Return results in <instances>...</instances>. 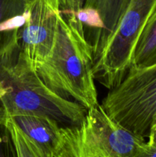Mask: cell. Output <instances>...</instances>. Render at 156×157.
<instances>
[{
	"label": "cell",
	"mask_w": 156,
	"mask_h": 157,
	"mask_svg": "<svg viewBox=\"0 0 156 157\" xmlns=\"http://www.w3.org/2000/svg\"><path fill=\"white\" fill-rule=\"evenodd\" d=\"M93 67V48L84 26L59 10L53 46L36 73L55 93L90 110L99 104Z\"/></svg>",
	"instance_id": "1"
},
{
	"label": "cell",
	"mask_w": 156,
	"mask_h": 157,
	"mask_svg": "<svg viewBox=\"0 0 156 157\" xmlns=\"http://www.w3.org/2000/svg\"><path fill=\"white\" fill-rule=\"evenodd\" d=\"M134 157H156V144L145 140L138 148Z\"/></svg>",
	"instance_id": "13"
},
{
	"label": "cell",
	"mask_w": 156,
	"mask_h": 157,
	"mask_svg": "<svg viewBox=\"0 0 156 157\" xmlns=\"http://www.w3.org/2000/svg\"><path fill=\"white\" fill-rule=\"evenodd\" d=\"M0 157H18L12 135L7 125V116L0 111Z\"/></svg>",
	"instance_id": "12"
},
{
	"label": "cell",
	"mask_w": 156,
	"mask_h": 157,
	"mask_svg": "<svg viewBox=\"0 0 156 157\" xmlns=\"http://www.w3.org/2000/svg\"><path fill=\"white\" fill-rule=\"evenodd\" d=\"M32 0H0V67L12 63L18 53L20 32Z\"/></svg>",
	"instance_id": "8"
},
{
	"label": "cell",
	"mask_w": 156,
	"mask_h": 157,
	"mask_svg": "<svg viewBox=\"0 0 156 157\" xmlns=\"http://www.w3.org/2000/svg\"><path fill=\"white\" fill-rule=\"evenodd\" d=\"M148 141L156 144V126H154L150 131L149 136L148 137Z\"/></svg>",
	"instance_id": "14"
},
{
	"label": "cell",
	"mask_w": 156,
	"mask_h": 157,
	"mask_svg": "<svg viewBox=\"0 0 156 157\" xmlns=\"http://www.w3.org/2000/svg\"><path fill=\"white\" fill-rule=\"evenodd\" d=\"M156 11V0H129L110 41L93 64L94 79L109 90L122 81L131 67L136 42Z\"/></svg>",
	"instance_id": "4"
},
{
	"label": "cell",
	"mask_w": 156,
	"mask_h": 157,
	"mask_svg": "<svg viewBox=\"0 0 156 157\" xmlns=\"http://www.w3.org/2000/svg\"><path fill=\"white\" fill-rule=\"evenodd\" d=\"M11 118L46 156L53 157L62 142L63 126L56 121L41 117L16 116Z\"/></svg>",
	"instance_id": "9"
},
{
	"label": "cell",
	"mask_w": 156,
	"mask_h": 157,
	"mask_svg": "<svg viewBox=\"0 0 156 157\" xmlns=\"http://www.w3.org/2000/svg\"><path fill=\"white\" fill-rule=\"evenodd\" d=\"M136 153L107 145L83 123L80 127H64L62 142L53 157H134Z\"/></svg>",
	"instance_id": "7"
},
{
	"label": "cell",
	"mask_w": 156,
	"mask_h": 157,
	"mask_svg": "<svg viewBox=\"0 0 156 157\" xmlns=\"http://www.w3.org/2000/svg\"><path fill=\"white\" fill-rule=\"evenodd\" d=\"M7 125L12 135L18 157H47L44 151L18 127L11 117H7Z\"/></svg>",
	"instance_id": "11"
},
{
	"label": "cell",
	"mask_w": 156,
	"mask_h": 157,
	"mask_svg": "<svg viewBox=\"0 0 156 157\" xmlns=\"http://www.w3.org/2000/svg\"><path fill=\"white\" fill-rule=\"evenodd\" d=\"M129 0H86L80 19L97 61L114 32Z\"/></svg>",
	"instance_id": "6"
},
{
	"label": "cell",
	"mask_w": 156,
	"mask_h": 157,
	"mask_svg": "<svg viewBox=\"0 0 156 157\" xmlns=\"http://www.w3.org/2000/svg\"><path fill=\"white\" fill-rule=\"evenodd\" d=\"M0 106L7 117H41L63 127L81 126L88 111L49 88L18 55L11 64L0 67Z\"/></svg>",
	"instance_id": "2"
},
{
	"label": "cell",
	"mask_w": 156,
	"mask_h": 157,
	"mask_svg": "<svg viewBox=\"0 0 156 157\" xmlns=\"http://www.w3.org/2000/svg\"><path fill=\"white\" fill-rule=\"evenodd\" d=\"M59 0H32L20 32L18 56L32 70L44 62L53 46L58 24Z\"/></svg>",
	"instance_id": "5"
},
{
	"label": "cell",
	"mask_w": 156,
	"mask_h": 157,
	"mask_svg": "<svg viewBox=\"0 0 156 157\" xmlns=\"http://www.w3.org/2000/svg\"><path fill=\"white\" fill-rule=\"evenodd\" d=\"M101 107L124 128L148 139L156 115V64L130 67L122 81L110 89Z\"/></svg>",
	"instance_id": "3"
},
{
	"label": "cell",
	"mask_w": 156,
	"mask_h": 157,
	"mask_svg": "<svg viewBox=\"0 0 156 157\" xmlns=\"http://www.w3.org/2000/svg\"><path fill=\"white\" fill-rule=\"evenodd\" d=\"M156 64V11L141 32L136 42L131 67H145Z\"/></svg>",
	"instance_id": "10"
}]
</instances>
